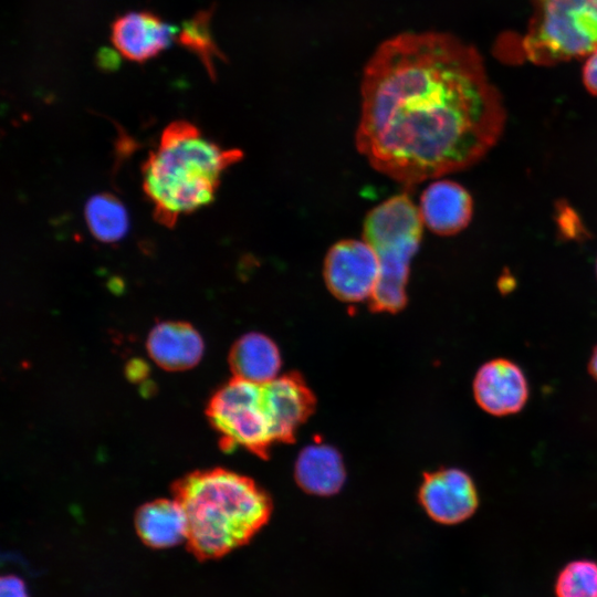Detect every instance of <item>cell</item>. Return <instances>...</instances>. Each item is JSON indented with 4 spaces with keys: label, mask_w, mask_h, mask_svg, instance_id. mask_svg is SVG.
<instances>
[{
    "label": "cell",
    "mask_w": 597,
    "mask_h": 597,
    "mask_svg": "<svg viewBox=\"0 0 597 597\" xmlns=\"http://www.w3.org/2000/svg\"><path fill=\"white\" fill-rule=\"evenodd\" d=\"M295 480L311 494L326 496L337 493L345 482L339 452L324 443L305 447L295 462Z\"/></svg>",
    "instance_id": "9a60e30c"
},
{
    "label": "cell",
    "mask_w": 597,
    "mask_h": 597,
    "mask_svg": "<svg viewBox=\"0 0 597 597\" xmlns=\"http://www.w3.org/2000/svg\"><path fill=\"white\" fill-rule=\"evenodd\" d=\"M207 416L228 448L240 446L265 457L275 442L260 384L234 377L214 392Z\"/></svg>",
    "instance_id": "8992f818"
},
{
    "label": "cell",
    "mask_w": 597,
    "mask_h": 597,
    "mask_svg": "<svg viewBox=\"0 0 597 597\" xmlns=\"http://www.w3.org/2000/svg\"><path fill=\"white\" fill-rule=\"evenodd\" d=\"M210 11H200L187 20L178 31V42L192 51L201 60L211 77H214L216 59H222L213 40L210 28Z\"/></svg>",
    "instance_id": "ac0fdd59"
},
{
    "label": "cell",
    "mask_w": 597,
    "mask_h": 597,
    "mask_svg": "<svg viewBox=\"0 0 597 597\" xmlns=\"http://www.w3.org/2000/svg\"><path fill=\"white\" fill-rule=\"evenodd\" d=\"M419 501L437 523L454 525L470 519L479 507V492L469 473L444 468L423 478Z\"/></svg>",
    "instance_id": "ba28073f"
},
{
    "label": "cell",
    "mask_w": 597,
    "mask_h": 597,
    "mask_svg": "<svg viewBox=\"0 0 597 597\" xmlns=\"http://www.w3.org/2000/svg\"><path fill=\"white\" fill-rule=\"evenodd\" d=\"M595 271H596V276H597V259H596V263H595Z\"/></svg>",
    "instance_id": "603a6c76"
},
{
    "label": "cell",
    "mask_w": 597,
    "mask_h": 597,
    "mask_svg": "<svg viewBox=\"0 0 597 597\" xmlns=\"http://www.w3.org/2000/svg\"><path fill=\"white\" fill-rule=\"evenodd\" d=\"M178 31L151 12H128L112 24L111 40L127 60L145 62L167 49Z\"/></svg>",
    "instance_id": "30bf717a"
},
{
    "label": "cell",
    "mask_w": 597,
    "mask_h": 597,
    "mask_svg": "<svg viewBox=\"0 0 597 597\" xmlns=\"http://www.w3.org/2000/svg\"><path fill=\"white\" fill-rule=\"evenodd\" d=\"M419 212L431 231L440 235H453L470 223L473 200L460 184L448 179L438 180L422 192Z\"/></svg>",
    "instance_id": "7c38bea8"
},
{
    "label": "cell",
    "mask_w": 597,
    "mask_h": 597,
    "mask_svg": "<svg viewBox=\"0 0 597 597\" xmlns=\"http://www.w3.org/2000/svg\"><path fill=\"white\" fill-rule=\"evenodd\" d=\"M323 274L328 291L343 302L369 298L375 290L379 263L366 241L341 240L327 252Z\"/></svg>",
    "instance_id": "52a82bcc"
},
{
    "label": "cell",
    "mask_w": 597,
    "mask_h": 597,
    "mask_svg": "<svg viewBox=\"0 0 597 597\" xmlns=\"http://www.w3.org/2000/svg\"><path fill=\"white\" fill-rule=\"evenodd\" d=\"M146 347L149 356L161 368L185 370L199 363L203 353V341L189 323L165 321L151 328Z\"/></svg>",
    "instance_id": "4fadbf2b"
},
{
    "label": "cell",
    "mask_w": 597,
    "mask_h": 597,
    "mask_svg": "<svg viewBox=\"0 0 597 597\" xmlns=\"http://www.w3.org/2000/svg\"><path fill=\"white\" fill-rule=\"evenodd\" d=\"M556 597H597V562L588 558L567 563L557 574Z\"/></svg>",
    "instance_id": "d6986e66"
},
{
    "label": "cell",
    "mask_w": 597,
    "mask_h": 597,
    "mask_svg": "<svg viewBox=\"0 0 597 597\" xmlns=\"http://www.w3.org/2000/svg\"><path fill=\"white\" fill-rule=\"evenodd\" d=\"M0 597H28L24 582L15 575H3L0 580Z\"/></svg>",
    "instance_id": "ffe728a7"
},
{
    "label": "cell",
    "mask_w": 597,
    "mask_h": 597,
    "mask_svg": "<svg viewBox=\"0 0 597 597\" xmlns=\"http://www.w3.org/2000/svg\"><path fill=\"white\" fill-rule=\"evenodd\" d=\"M135 528L148 547L168 548L187 540L188 523L181 504L175 498L158 499L136 511Z\"/></svg>",
    "instance_id": "5bb4252c"
},
{
    "label": "cell",
    "mask_w": 597,
    "mask_h": 597,
    "mask_svg": "<svg viewBox=\"0 0 597 597\" xmlns=\"http://www.w3.org/2000/svg\"><path fill=\"white\" fill-rule=\"evenodd\" d=\"M587 368L590 376L597 381V345L593 349Z\"/></svg>",
    "instance_id": "7402d4cb"
},
{
    "label": "cell",
    "mask_w": 597,
    "mask_h": 597,
    "mask_svg": "<svg viewBox=\"0 0 597 597\" xmlns=\"http://www.w3.org/2000/svg\"><path fill=\"white\" fill-rule=\"evenodd\" d=\"M583 81L585 87L597 96V49L587 55L583 69Z\"/></svg>",
    "instance_id": "44dd1931"
},
{
    "label": "cell",
    "mask_w": 597,
    "mask_h": 597,
    "mask_svg": "<svg viewBox=\"0 0 597 597\" xmlns=\"http://www.w3.org/2000/svg\"><path fill=\"white\" fill-rule=\"evenodd\" d=\"M172 491L186 513L187 548L201 562L245 545L272 512L270 498L253 480L224 469L192 472Z\"/></svg>",
    "instance_id": "7a4b0ae2"
},
{
    "label": "cell",
    "mask_w": 597,
    "mask_h": 597,
    "mask_svg": "<svg viewBox=\"0 0 597 597\" xmlns=\"http://www.w3.org/2000/svg\"><path fill=\"white\" fill-rule=\"evenodd\" d=\"M472 391L476 405L495 417L519 413L530 397L525 373L515 362L504 357L490 359L479 367Z\"/></svg>",
    "instance_id": "9c48e42d"
},
{
    "label": "cell",
    "mask_w": 597,
    "mask_h": 597,
    "mask_svg": "<svg viewBox=\"0 0 597 597\" xmlns=\"http://www.w3.org/2000/svg\"><path fill=\"white\" fill-rule=\"evenodd\" d=\"M241 158V150L219 147L190 122L167 125L142 169L155 220L172 228L180 216L210 203L222 172Z\"/></svg>",
    "instance_id": "3957f363"
},
{
    "label": "cell",
    "mask_w": 597,
    "mask_h": 597,
    "mask_svg": "<svg viewBox=\"0 0 597 597\" xmlns=\"http://www.w3.org/2000/svg\"><path fill=\"white\" fill-rule=\"evenodd\" d=\"M84 217L92 235L102 242H116L128 230L126 209L112 193L90 197L84 207Z\"/></svg>",
    "instance_id": "e0dca14e"
},
{
    "label": "cell",
    "mask_w": 597,
    "mask_h": 597,
    "mask_svg": "<svg viewBox=\"0 0 597 597\" xmlns=\"http://www.w3.org/2000/svg\"><path fill=\"white\" fill-rule=\"evenodd\" d=\"M597 49V0H534L522 39L523 55L552 65L587 56Z\"/></svg>",
    "instance_id": "5b68a950"
},
{
    "label": "cell",
    "mask_w": 597,
    "mask_h": 597,
    "mask_svg": "<svg viewBox=\"0 0 597 597\" xmlns=\"http://www.w3.org/2000/svg\"><path fill=\"white\" fill-rule=\"evenodd\" d=\"M504 124L502 98L479 53L453 35H396L364 70L357 148L406 186L474 165Z\"/></svg>",
    "instance_id": "6da1fadb"
},
{
    "label": "cell",
    "mask_w": 597,
    "mask_h": 597,
    "mask_svg": "<svg viewBox=\"0 0 597 597\" xmlns=\"http://www.w3.org/2000/svg\"><path fill=\"white\" fill-rule=\"evenodd\" d=\"M275 442H291L312 413L315 399L296 375H282L262 384Z\"/></svg>",
    "instance_id": "8fae6325"
},
{
    "label": "cell",
    "mask_w": 597,
    "mask_h": 597,
    "mask_svg": "<svg viewBox=\"0 0 597 597\" xmlns=\"http://www.w3.org/2000/svg\"><path fill=\"white\" fill-rule=\"evenodd\" d=\"M230 367L235 378L265 384L279 376L280 350L264 334L252 332L241 336L232 346Z\"/></svg>",
    "instance_id": "2e32d148"
},
{
    "label": "cell",
    "mask_w": 597,
    "mask_h": 597,
    "mask_svg": "<svg viewBox=\"0 0 597 597\" xmlns=\"http://www.w3.org/2000/svg\"><path fill=\"white\" fill-rule=\"evenodd\" d=\"M419 208L407 195H397L375 207L364 221V241L378 259L379 275L369 297L376 312L396 313L407 302L409 265L422 234Z\"/></svg>",
    "instance_id": "277c9868"
}]
</instances>
